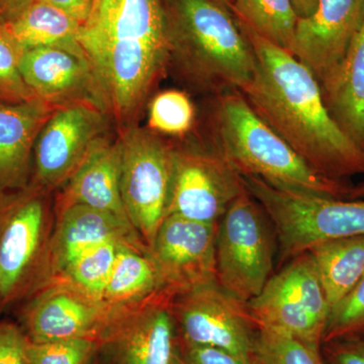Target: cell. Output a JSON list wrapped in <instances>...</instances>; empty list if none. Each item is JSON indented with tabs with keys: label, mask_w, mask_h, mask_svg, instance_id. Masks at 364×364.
<instances>
[{
	"label": "cell",
	"mask_w": 364,
	"mask_h": 364,
	"mask_svg": "<svg viewBox=\"0 0 364 364\" xmlns=\"http://www.w3.org/2000/svg\"><path fill=\"white\" fill-rule=\"evenodd\" d=\"M107 116L90 104L57 107L36 142L31 183L50 193L61 188L93 144L105 136Z\"/></svg>",
	"instance_id": "obj_13"
},
{
	"label": "cell",
	"mask_w": 364,
	"mask_h": 364,
	"mask_svg": "<svg viewBox=\"0 0 364 364\" xmlns=\"http://www.w3.org/2000/svg\"><path fill=\"white\" fill-rule=\"evenodd\" d=\"M127 244L109 242L91 249L68 267L56 279L64 280L93 298L102 301V294L109 282L117 252ZM53 280V279H52Z\"/></svg>",
	"instance_id": "obj_27"
},
{
	"label": "cell",
	"mask_w": 364,
	"mask_h": 364,
	"mask_svg": "<svg viewBox=\"0 0 364 364\" xmlns=\"http://www.w3.org/2000/svg\"><path fill=\"white\" fill-rule=\"evenodd\" d=\"M238 23L256 57L252 80L241 91L254 112L321 176L343 182L364 176V150L335 123L312 71Z\"/></svg>",
	"instance_id": "obj_1"
},
{
	"label": "cell",
	"mask_w": 364,
	"mask_h": 364,
	"mask_svg": "<svg viewBox=\"0 0 364 364\" xmlns=\"http://www.w3.org/2000/svg\"><path fill=\"white\" fill-rule=\"evenodd\" d=\"M246 191L243 178L214 145L173 146V174L167 217L219 223Z\"/></svg>",
	"instance_id": "obj_10"
},
{
	"label": "cell",
	"mask_w": 364,
	"mask_h": 364,
	"mask_svg": "<svg viewBox=\"0 0 364 364\" xmlns=\"http://www.w3.org/2000/svg\"><path fill=\"white\" fill-rule=\"evenodd\" d=\"M171 310L182 344L222 349L249 364L256 326L247 304L217 282L172 299Z\"/></svg>",
	"instance_id": "obj_11"
},
{
	"label": "cell",
	"mask_w": 364,
	"mask_h": 364,
	"mask_svg": "<svg viewBox=\"0 0 364 364\" xmlns=\"http://www.w3.org/2000/svg\"><path fill=\"white\" fill-rule=\"evenodd\" d=\"M169 63L196 90L219 95L252 80V46L227 6L217 0H164Z\"/></svg>",
	"instance_id": "obj_3"
},
{
	"label": "cell",
	"mask_w": 364,
	"mask_h": 364,
	"mask_svg": "<svg viewBox=\"0 0 364 364\" xmlns=\"http://www.w3.org/2000/svg\"><path fill=\"white\" fill-rule=\"evenodd\" d=\"M79 43L109 105L126 127L169 63L164 0H95Z\"/></svg>",
	"instance_id": "obj_2"
},
{
	"label": "cell",
	"mask_w": 364,
	"mask_h": 364,
	"mask_svg": "<svg viewBox=\"0 0 364 364\" xmlns=\"http://www.w3.org/2000/svg\"><path fill=\"white\" fill-rule=\"evenodd\" d=\"M347 200H364V181L359 182L355 186H351Z\"/></svg>",
	"instance_id": "obj_38"
},
{
	"label": "cell",
	"mask_w": 364,
	"mask_h": 364,
	"mask_svg": "<svg viewBox=\"0 0 364 364\" xmlns=\"http://www.w3.org/2000/svg\"><path fill=\"white\" fill-rule=\"evenodd\" d=\"M196 116L195 105L186 92L165 90L151 100L148 124L158 135L184 136L195 126Z\"/></svg>",
	"instance_id": "obj_28"
},
{
	"label": "cell",
	"mask_w": 364,
	"mask_h": 364,
	"mask_svg": "<svg viewBox=\"0 0 364 364\" xmlns=\"http://www.w3.org/2000/svg\"><path fill=\"white\" fill-rule=\"evenodd\" d=\"M182 364H246L240 358L214 347L193 346L181 342Z\"/></svg>",
	"instance_id": "obj_33"
},
{
	"label": "cell",
	"mask_w": 364,
	"mask_h": 364,
	"mask_svg": "<svg viewBox=\"0 0 364 364\" xmlns=\"http://www.w3.org/2000/svg\"><path fill=\"white\" fill-rule=\"evenodd\" d=\"M267 213L279 245L280 265L322 242L364 235V200H339L296 193L242 176Z\"/></svg>",
	"instance_id": "obj_6"
},
{
	"label": "cell",
	"mask_w": 364,
	"mask_h": 364,
	"mask_svg": "<svg viewBox=\"0 0 364 364\" xmlns=\"http://www.w3.org/2000/svg\"><path fill=\"white\" fill-rule=\"evenodd\" d=\"M114 320L104 301L53 279L26 301L21 328L32 343L90 338L100 342Z\"/></svg>",
	"instance_id": "obj_14"
},
{
	"label": "cell",
	"mask_w": 364,
	"mask_h": 364,
	"mask_svg": "<svg viewBox=\"0 0 364 364\" xmlns=\"http://www.w3.org/2000/svg\"><path fill=\"white\" fill-rule=\"evenodd\" d=\"M269 218L247 189L218 223L215 239L217 282L247 304L272 277L274 236Z\"/></svg>",
	"instance_id": "obj_7"
},
{
	"label": "cell",
	"mask_w": 364,
	"mask_h": 364,
	"mask_svg": "<svg viewBox=\"0 0 364 364\" xmlns=\"http://www.w3.org/2000/svg\"><path fill=\"white\" fill-rule=\"evenodd\" d=\"M74 205H86L129 221L121 193L119 140L112 142L107 136L98 139L78 168L60 188L55 210Z\"/></svg>",
	"instance_id": "obj_19"
},
{
	"label": "cell",
	"mask_w": 364,
	"mask_h": 364,
	"mask_svg": "<svg viewBox=\"0 0 364 364\" xmlns=\"http://www.w3.org/2000/svg\"><path fill=\"white\" fill-rule=\"evenodd\" d=\"M331 310L364 279V235L322 242L306 251Z\"/></svg>",
	"instance_id": "obj_23"
},
{
	"label": "cell",
	"mask_w": 364,
	"mask_h": 364,
	"mask_svg": "<svg viewBox=\"0 0 364 364\" xmlns=\"http://www.w3.org/2000/svg\"><path fill=\"white\" fill-rule=\"evenodd\" d=\"M55 109L38 97L0 102V193L30 183L36 142Z\"/></svg>",
	"instance_id": "obj_20"
},
{
	"label": "cell",
	"mask_w": 364,
	"mask_h": 364,
	"mask_svg": "<svg viewBox=\"0 0 364 364\" xmlns=\"http://www.w3.org/2000/svg\"><path fill=\"white\" fill-rule=\"evenodd\" d=\"M121 193L129 221L150 245L167 217L173 146L150 129L129 126L119 139Z\"/></svg>",
	"instance_id": "obj_9"
},
{
	"label": "cell",
	"mask_w": 364,
	"mask_h": 364,
	"mask_svg": "<svg viewBox=\"0 0 364 364\" xmlns=\"http://www.w3.org/2000/svg\"><path fill=\"white\" fill-rule=\"evenodd\" d=\"M54 6L83 25L90 18L95 0H40Z\"/></svg>",
	"instance_id": "obj_35"
},
{
	"label": "cell",
	"mask_w": 364,
	"mask_h": 364,
	"mask_svg": "<svg viewBox=\"0 0 364 364\" xmlns=\"http://www.w3.org/2000/svg\"><path fill=\"white\" fill-rule=\"evenodd\" d=\"M212 144L241 176L296 193L347 200L351 184L321 176L255 112L241 91L215 95Z\"/></svg>",
	"instance_id": "obj_4"
},
{
	"label": "cell",
	"mask_w": 364,
	"mask_h": 364,
	"mask_svg": "<svg viewBox=\"0 0 364 364\" xmlns=\"http://www.w3.org/2000/svg\"><path fill=\"white\" fill-rule=\"evenodd\" d=\"M50 193L31 182L0 193V310L51 282L56 210Z\"/></svg>",
	"instance_id": "obj_5"
},
{
	"label": "cell",
	"mask_w": 364,
	"mask_h": 364,
	"mask_svg": "<svg viewBox=\"0 0 364 364\" xmlns=\"http://www.w3.org/2000/svg\"><path fill=\"white\" fill-rule=\"evenodd\" d=\"M160 293L156 269L148 248L122 245L102 298L114 318L139 308Z\"/></svg>",
	"instance_id": "obj_22"
},
{
	"label": "cell",
	"mask_w": 364,
	"mask_h": 364,
	"mask_svg": "<svg viewBox=\"0 0 364 364\" xmlns=\"http://www.w3.org/2000/svg\"><path fill=\"white\" fill-rule=\"evenodd\" d=\"M171 301L160 293L117 316L100 340V348L107 349L116 364H182Z\"/></svg>",
	"instance_id": "obj_15"
},
{
	"label": "cell",
	"mask_w": 364,
	"mask_h": 364,
	"mask_svg": "<svg viewBox=\"0 0 364 364\" xmlns=\"http://www.w3.org/2000/svg\"><path fill=\"white\" fill-rule=\"evenodd\" d=\"M14 39L25 50L60 47L83 50L79 43L81 23L40 0L6 23Z\"/></svg>",
	"instance_id": "obj_24"
},
{
	"label": "cell",
	"mask_w": 364,
	"mask_h": 364,
	"mask_svg": "<svg viewBox=\"0 0 364 364\" xmlns=\"http://www.w3.org/2000/svg\"><path fill=\"white\" fill-rule=\"evenodd\" d=\"M256 329L272 330L321 346L329 321V301L308 252L287 261L247 303Z\"/></svg>",
	"instance_id": "obj_8"
},
{
	"label": "cell",
	"mask_w": 364,
	"mask_h": 364,
	"mask_svg": "<svg viewBox=\"0 0 364 364\" xmlns=\"http://www.w3.org/2000/svg\"><path fill=\"white\" fill-rule=\"evenodd\" d=\"M320 87L335 123L364 150V18L341 63Z\"/></svg>",
	"instance_id": "obj_21"
},
{
	"label": "cell",
	"mask_w": 364,
	"mask_h": 364,
	"mask_svg": "<svg viewBox=\"0 0 364 364\" xmlns=\"http://www.w3.org/2000/svg\"><path fill=\"white\" fill-rule=\"evenodd\" d=\"M329 364H364V338H344L327 342Z\"/></svg>",
	"instance_id": "obj_34"
},
{
	"label": "cell",
	"mask_w": 364,
	"mask_h": 364,
	"mask_svg": "<svg viewBox=\"0 0 364 364\" xmlns=\"http://www.w3.org/2000/svg\"><path fill=\"white\" fill-rule=\"evenodd\" d=\"M293 4L299 18H304L314 14L317 9L318 0H293Z\"/></svg>",
	"instance_id": "obj_37"
},
{
	"label": "cell",
	"mask_w": 364,
	"mask_h": 364,
	"mask_svg": "<svg viewBox=\"0 0 364 364\" xmlns=\"http://www.w3.org/2000/svg\"><path fill=\"white\" fill-rule=\"evenodd\" d=\"M229 7L242 25L291 53L299 21L293 0H234Z\"/></svg>",
	"instance_id": "obj_25"
},
{
	"label": "cell",
	"mask_w": 364,
	"mask_h": 364,
	"mask_svg": "<svg viewBox=\"0 0 364 364\" xmlns=\"http://www.w3.org/2000/svg\"><path fill=\"white\" fill-rule=\"evenodd\" d=\"M217 230L218 223L165 218L148 246L161 293L173 299L217 282Z\"/></svg>",
	"instance_id": "obj_12"
},
{
	"label": "cell",
	"mask_w": 364,
	"mask_h": 364,
	"mask_svg": "<svg viewBox=\"0 0 364 364\" xmlns=\"http://www.w3.org/2000/svg\"><path fill=\"white\" fill-rule=\"evenodd\" d=\"M35 0H0V21L9 23L23 13Z\"/></svg>",
	"instance_id": "obj_36"
},
{
	"label": "cell",
	"mask_w": 364,
	"mask_h": 364,
	"mask_svg": "<svg viewBox=\"0 0 364 364\" xmlns=\"http://www.w3.org/2000/svg\"><path fill=\"white\" fill-rule=\"evenodd\" d=\"M21 72L33 95L55 109L90 104L109 114L104 90L83 50L60 47L26 50Z\"/></svg>",
	"instance_id": "obj_16"
},
{
	"label": "cell",
	"mask_w": 364,
	"mask_h": 364,
	"mask_svg": "<svg viewBox=\"0 0 364 364\" xmlns=\"http://www.w3.org/2000/svg\"><path fill=\"white\" fill-rule=\"evenodd\" d=\"M363 18L364 0H318L313 14L299 18L291 54L321 85L341 63Z\"/></svg>",
	"instance_id": "obj_17"
},
{
	"label": "cell",
	"mask_w": 364,
	"mask_h": 364,
	"mask_svg": "<svg viewBox=\"0 0 364 364\" xmlns=\"http://www.w3.org/2000/svg\"><path fill=\"white\" fill-rule=\"evenodd\" d=\"M249 364H325L320 347L282 333L258 328L254 333Z\"/></svg>",
	"instance_id": "obj_26"
},
{
	"label": "cell",
	"mask_w": 364,
	"mask_h": 364,
	"mask_svg": "<svg viewBox=\"0 0 364 364\" xmlns=\"http://www.w3.org/2000/svg\"><path fill=\"white\" fill-rule=\"evenodd\" d=\"M344 338H364V279L332 309L323 342Z\"/></svg>",
	"instance_id": "obj_31"
},
{
	"label": "cell",
	"mask_w": 364,
	"mask_h": 364,
	"mask_svg": "<svg viewBox=\"0 0 364 364\" xmlns=\"http://www.w3.org/2000/svg\"><path fill=\"white\" fill-rule=\"evenodd\" d=\"M100 349L95 339L79 338L32 343L26 346V364H91Z\"/></svg>",
	"instance_id": "obj_30"
},
{
	"label": "cell",
	"mask_w": 364,
	"mask_h": 364,
	"mask_svg": "<svg viewBox=\"0 0 364 364\" xmlns=\"http://www.w3.org/2000/svg\"><path fill=\"white\" fill-rule=\"evenodd\" d=\"M217 1L221 2V4H225V6L229 7L230 4H231L234 0H217Z\"/></svg>",
	"instance_id": "obj_39"
},
{
	"label": "cell",
	"mask_w": 364,
	"mask_h": 364,
	"mask_svg": "<svg viewBox=\"0 0 364 364\" xmlns=\"http://www.w3.org/2000/svg\"><path fill=\"white\" fill-rule=\"evenodd\" d=\"M23 52L6 23L0 21V102H21L36 98L21 75Z\"/></svg>",
	"instance_id": "obj_29"
},
{
	"label": "cell",
	"mask_w": 364,
	"mask_h": 364,
	"mask_svg": "<svg viewBox=\"0 0 364 364\" xmlns=\"http://www.w3.org/2000/svg\"><path fill=\"white\" fill-rule=\"evenodd\" d=\"M28 343L21 326L0 323V364H26Z\"/></svg>",
	"instance_id": "obj_32"
},
{
	"label": "cell",
	"mask_w": 364,
	"mask_h": 364,
	"mask_svg": "<svg viewBox=\"0 0 364 364\" xmlns=\"http://www.w3.org/2000/svg\"><path fill=\"white\" fill-rule=\"evenodd\" d=\"M109 242L147 247L131 223L117 215L81 205L56 210L51 280L61 274L79 256Z\"/></svg>",
	"instance_id": "obj_18"
}]
</instances>
